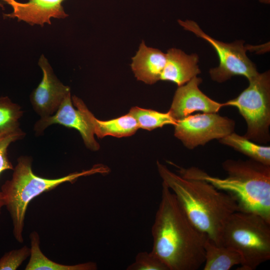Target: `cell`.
I'll list each match as a JSON object with an SVG mask.
<instances>
[{"mask_svg":"<svg viewBox=\"0 0 270 270\" xmlns=\"http://www.w3.org/2000/svg\"><path fill=\"white\" fill-rule=\"evenodd\" d=\"M152 234L151 252L168 270H196L204 264L207 236L191 222L164 182Z\"/></svg>","mask_w":270,"mask_h":270,"instance_id":"1","label":"cell"},{"mask_svg":"<svg viewBox=\"0 0 270 270\" xmlns=\"http://www.w3.org/2000/svg\"><path fill=\"white\" fill-rule=\"evenodd\" d=\"M248 80V86L236 98L223 103L224 106L238 108L246 122V138L265 143L270 140V72L258 73Z\"/></svg>","mask_w":270,"mask_h":270,"instance_id":"6","label":"cell"},{"mask_svg":"<svg viewBox=\"0 0 270 270\" xmlns=\"http://www.w3.org/2000/svg\"><path fill=\"white\" fill-rule=\"evenodd\" d=\"M222 244L241 255L238 270H255L270 259V222L258 214L236 211L224 224Z\"/></svg>","mask_w":270,"mask_h":270,"instance_id":"5","label":"cell"},{"mask_svg":"<svg viewBox=\"0 0 270 270\" xmlns=\"http://www.w3.org/2000/svg\"><path fill=\"white\" fill-rule=\"evenodd\" d=\"M30 248L24 246L6 252L0 258V270H16L29 256Z\"/></svg>","mask_w":270,"mask_h":270,"instance_id":"23","label":"cell"},{"mask_svg":"<svg viewBox=\"0 0 270 270\" xmlns=\"http://www.w3.org/2000/svg\"><path fill=\"white\" fill-rule=\"evenodd\" d=\"M260 2L263 3L268 4L270 2V0H260Z\"/></svg>","mask_w":270,"mask_h":270,"instance_id":"24","label":"cell"},{"mask_svg":"<svg viewBox=\"0 0 270 270\" xmlns=\"http://www.w3.org/2000/svg\"><path fill=\"white\" fill-rule=\"evenodd\" d=\"M166 62V54L142 41L132 58L130 67L138 80L152 84L160 80Z\"/></svg>","mask_w":270,"mask_h":270,"instance_id":"15","label":"cell"},{"mask_svg":"<svg viewBox=\"0 0 270 270\" xmlns=\"http://www.w3.org/2000/svg\"><path fill=\"white\" fill-rule=\"evenodd\" d=\"M30 254L26 270H96L98 266L96 262H87L74 265L58 264L48 258L40 248L38 234L33 231L30 235Z\"/></svg>","mask_w":270,"mask_h":270,"instance_id":"16","label":"cell"},{"mask_svg":"<svg viewBox=\"0 0 270 270\" xmlns=\"http://www.w3.org/2000/svg\"><path fill=\"white\" fill-rule=\"evenodd\" d=\"M204 248V270H229L242 262V257L237 251L223 245L218 246L208 237Z\"/></svg>","mask_w":270,"mask_h":270,"instance_id":"17","label":"cell"},{"mask_svg":"<svg viewBox=\"0 0 270 270\" xmlns=\"http://www.w3.org/2000/svg\"><path fill=\"white\" fill-rule=\"evenodd\" d=\"M10 5L13 12L4 14L5 17L16 18L31 25L43 26L51 24V18H64L68 15L64 10L62 3L65 0H28L20 2L16 0H2Z\"/></svg>","mask_w":270,"mask_h":270,"instance_id":"12","label":"cell"},{"mask_svg":"<svg viewBox=\"0 0 270 270\" xmlns=\"http://www.w3.org/2000/svg\"><path fill=\"white\" fill-rule=\"evenodd\" d=\"M22 115L18 105L8 97L0 98V134L18 128V120Z\"/></svg>","mask_w":270,"mask_h":270,"instance_id":"20","label":"cell"},{"mask_svg":"<svg viewBox=\"0 0 270 270\" xmlns=\"http://www.w3.org/2000/svg\"><path fill=\"white\" fill-rule=\"evenodd\" d=\"M196 54H188L176 48L166 53V62L160 80L172 82L178 86L184 84L200 73Z\"/></svg>","mask_w":270,"mask_h":270,"instance_id":"14","label":"cell"},{"mask_svg":"<svg viewBox=\"0 0 270 270\" xmlns=\"http://www.w3.org/2000/svg\"><path fill=\"white\" fill-rule=\"evenodd\" d=\"M32 158L22 156L17 160L12 178L1 187V192L12 220L13 235L20 243L24 242V221L28 206L30 202L40 194L51 190L60 184L74 182L79 178L109 172V168L102 164L92 168L70 173L56 178H48L36 175L32 170Z\"/></svg>","mask_w":270,"mask_h":270,"instance_id":"4","label":"cell"},{"mask_svg":"<svg viewBox=\"0 0 270 270\" xmlns=\"http://www.w3.org/2000/svg\"><path fill=\"white\" fill-rule=\"evenodd\" d=\"M25 134L20 128L0 134V175L6 170H13L14 167L8 156V148L10 144L19 139H22ZM4 206V200L0 191V214L2 208Z\"/></svg>","mask_w":270,"mask_h":270,"instance_id":"21","label":"cell"},{"mask_svg":"<svg viewBox=\"0 0 270 270\" xmlns=\"http://www.w3.org/2000/svg\"><path fill=\"white\" fill-rule=\"evenodd\" d=\"M127 270H168V267L150 252H138L134 262L126 268Z\"/></svg>","mask_w":270,"mask_h":270,"instance_id":"22","label":"cell"},{"mask_svg":"<svg viewBox=\"0 0 270 270\" xmlns=\"http://www.w3.org/2000/svg\"><path fill=\"white\" fill-rule=\"evenodd\" d=\"M136 120L138 128L148 130L167 124L175 125L176 120L169 112H161L154 110L132 107L128 112Z\"/></svg>","mask_w":270,"mask_h":270,"instance_id":"19","label":"cell"},{"mask_svg":"<svg viewBox=\"0 0 270 270\" xmlns=\"http://www.w3.org/2000/svg\"><path fill=\"white\" fill-rule=\"evenodd\" d=\"M235 122L216 112H202L178 120L174 136L188 148L192 150L208 142L220 140L234 132Z\"/></svg>","mask_w":270,"mask_h":270,"instance_id":"8","label":"cell"},{"mask_svg":"<svg viewBox=\"0 0 270 270\" xmlns=\"http://www.w3.org/2000/svg\"><path fill=\"white\" fill-rule=\"evenodd\" d=\"M72 100L74 106L99 138L108 136L117 138L128 136L134 134L139 128L136 121L129 113L110 120H100L94 116L80 98L73 96Z\"/></svg>","mask_w":270,"mask_h":270,"instance_id":"13","label":"cell"},{"mask_svg":"<svg viewBox=\"0 0 270 270\" xmlns=\"http://www.w3.org/2000/svg\"><path fill=\"white\" fill-rule=\"evenodd\" d=\"M53 124H59L76 130L88 148L92 151H97L100 149V144L94 138L92 130L81 112L74 108L70 94L66 97L54 114L40 118L36 123L34 129L37 133H41L47 127Z\"/></svg>","mask_w":270,"mask_h":270,"instance_id":"11","label":"cell"},{"mask_svg":"<svg viewBox=\"0 0 270 270\" xmlns=\"http://www.w3.org/2000/svg\"><path fill=\"white\" fill-rule=\"evenodd\" d=\"M178 22L185 30L193 32L208 42L216 52L219 65L209 71L213 80L221 83L236 76H243L249 80L258 74L255 64L246 56L248 47L244 45L243 41L224 43L206 34L192 20H179Z\"/></svg>","mask_w":270,"mask_h":270,"instance_id":"7","label":"cell"},{"mask_svg":"<svg viewBox=\"0 0 270 270\" xmlns=\"http://www.w3.org/2000/svg\"><path fill=\"white\" fill-rule=\"evenodd\" d=\"M220 144L229 146L250 159L270 166V146L254 142L244 136L234 132L219 140Z\"/></svg>","mask_w":270,"mask_h":270,"instance_id":"18","label":"cell"},{"mask_svg":"<svg viewBox=\"0 0 270 270\" xmlns=\"http://www.w3.org/2000/svg\"><path fill=\"white\" fill-rule=\"evenodd\" d=\"M38 64L42 76L38 86L31 93L30 101L34 111L40 118H44L56 112L66 97L70 94V90L57 78L43 54Z\"/></svg>","mask_w":270,"mask_h":270,"instance_id":"9","label":"cell"},{"mask_svg":"<svg viewBox=\"0 0 270 270\" xmlns=\"http://www.w3.org/2000/svg\"><path fill=\"white\" fill-rule=\"evenodd\" d=\"M156 165L162 182L174 194L191 222L215 244L222 246L224 224L238 211L234 200L204 180L184 178L158 161Z\"/></svg>","mask_w":270,"mask_h":270,"instance_id":"2","label":"cell"},{"mask_svg":"<svg viewBox=\"0 0 270 270\" xmlns=\"http://www.w3.org/2000/svg\"><path fill=\"white\" fill-rule=\"evenodd\" d=\"M176 166L180 176L204 180L230 195L238 212L258 214L270 222V166L251 159L227 160L222 164L227 174L224 178L196 167Z\"/></svg>","mask_w":270,"mask_h":270,"instance_id":"3","label":"cell"},{"mask_svg":"<svg viewBox=\"0 0 270 270\" xmlns=\"http://www.w3.org/2000/svg\"><path fill=\"white\" fill-rule=\"evenodd\" d=\"M200 78L195 76L176 90L168 110L176 120L182 119L195 112H216L223 106L210 98L199 88L202 83Z\"/></svg>","mask_w":270,"mask_h":270,"instance_id":"10","label":"cell"}]
</instances>
